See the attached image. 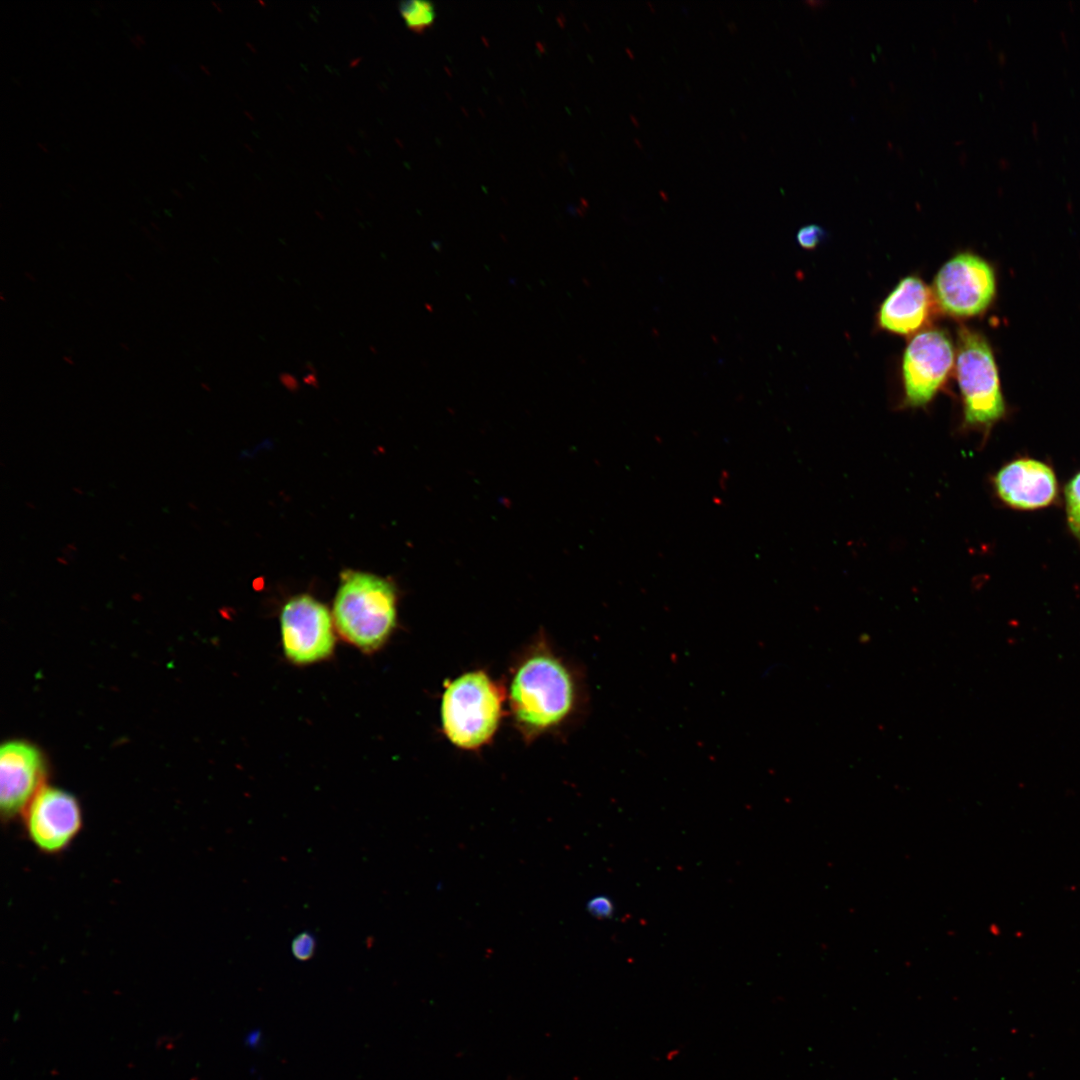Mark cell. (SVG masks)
I'll use <instances>...</instances> for the list:
<instances>
[{"instance_id":"cell-1","label":"cell","mask_w":1080,"mask_h":1080,"mask_svg":"<svg viewBox=\"0 0 1080 1080\" xmlns=\"http://www.w3.org/2000/svg\"><path fill=\"white\" fill-rule=\"evenodd\" d=\"M508 697L515 721L530 737L557 727L570 715L576 704V685L565 664L539 650L515 670Z\"/></svg>"},{"instance_id":"cell-2","label":"cell","mask_w":1080,"mask_h":1080,"mask_svg":"<svg viewBox=\"0 0 1080 1080\" xmlns=\"http://www.w3.org/2000/svg\"><path fill=\"white\" fill-rule=\"evenodd\" d=\"M332 617L343 639L366 653L376 651L396 625V589L377 575L345 570L341 573Z\"/></svg>"},{"instance_id":"cell-3","label":"cell","mask_w":1080,"mask_h":1080,"mask_svg":"<svg viewBox=\"0 0 1080 1080\" xmlns=\"http://www.w3.org/2000/svg\"><path fill=\"white\" fill-rule=\"evenodd\" d=\"M505 695L484 671L463 673L449 681L441 699V724L456 747L476 750L495 735L503 716Z\"/></svg>"},{"instance_id":"cell-4","label":"cell","mask_w":1080,"mask_h":1080,"mask_svg":"<svg viewBox=\"0 0 1080 1080\" xmlns=\"http://www.w3.org/2000/svg\"><path fill=\"white\" fill-rule=\"evenodd\" d=\"M956 378L963 403V427L988 434L1004 416L1005 403L996 362L987 340L977 331H957Z\"/></svg>"},{"instance_id":"cell-5","label":"cell","mask_w":1080,"mask_h":1080,"mask_svg":"<svg viewBox=\"0 0 1080 1080\" xmlns=\"http://www.w3.org/2000/svg\"><path fill=\"white\" fill-rule=\"evenodd\" d=\"M996 290L991 266L981 257L959 253L937 272L933 296L943 312L954 317H971L985 311Z\"/></svg>"},{"instance_id":"cell-6","label":"cell","mask_w":1080,"mask_h":1080,"mask_svg":"<svg viewBox=\"0 0 1080 1080\" xmlns=\"http://www.w3.org/2000/svg\"><path fill=\"white\" fill-rule=\"evenodd\" d=\"M949 335L941 329L916 334L902 359L904 405L926 406L946 382L955 360Z\"/></svg>"},{"instance_id":"cell-7","label":"cell","mask_w":1080,"mask_h":1080,"mask_svg":"<svg viewBox=\"0 0 1080 1080\" xmlns=\"http://www.w3.org/2000/svg\"><path fill=\"white\" fill-rule=\"evenodd\" d=\"M333 617L310 595L289 599L280 614L282 646L294 664L307 665L328 658L335 647Z\"/></svg>"},{"instance_id":"cell-8","label":"cell","mask_w":1080,"mask_h":1080,"mask_svg":"<svg viewBox=\"0 0 1080 1080\" xmlns=\"http://www.w3.org/2000/svg\"><path fill=\"white\" fill-rule=\"evenodd\" d=\"M22 816L29 840L38 850L50 855L68 848L83 826L82 809L76 797L52 786H44Z\"/></svg>"},{"instance_id":"cell-9","label":"cell","mask_w":1080,"mask_h":1080,"mask_svg":"<svg viewBox=\"0 0 1080 1080\" xmlns=\"http://www.w3.org/2000/svg\"><path fill=\"white\" fill-rule=\"evenodd\" d=\"M46 766L38 748L26 741L11 740L0 749V808L11 820L22 815L44 787Z\"/></svg>"},{"instance_id":"cell-10","label":"cell","mask_w":1080,"mask_h":1080,"mask_svg":"<svg viewBox=\"0 0 1080 1080\" xmlns=\"http://www.w3.org/2000/svg\"><path fill=\"white\" fill-rule=\"evenodd\" d=\"M998 498L1017 510H1038L1053 504L1058 497V481L1048 464L1029 457L1014 459L993 476Z\"/></svg>"},{"instance_id":"cell-11","label":"cell","mask_w":1080,"mask_h":1080,"mask_svg":"<svg viewBox=\"0 0 1080 1080\" xmlns=\"http://www.w3.org/2000/svg\"><path fill=\"white\" fill-rule=\"evenodd\" d=\"M934 296L916 276L899 281L881 304L878 323L882 329L907 335L923 326L930 315Z\"/></svg>"},{"instance_id":"cell-12","label":"cell","mask_w":1080,"mask_h":1080,"mask_svg":"<svg viewBox=\"0 0 1080 1080\" xmlns=\"http://www.w3.org/2000/svg\"><path fill=\"white\" fill-rule=\"evenodd\" d=\"M399 10L408 28L417 33L428 29L436 16L434 5L427 1H405Z\"/></svg>"},{"instance_id":"cell-13","label":"cell","mask_w":1080,"mask_h":1080,"mask_svg":"<svg viewBox=\"0 0 1080 1080\" xmlns=\"http://www.w3.org/2000/svg\"><path fill=\"white\" fill-rule=\"evenodd\" d=\"M1064 494L1067 524L1080 544V471L1066 484Z\"/></svg>"},{"instance_id":"cell-14","label":"cell","mask_w":1080,"mask_h":1080,"mask_svg":"<svg viewBox=\"0 0 1080 1080\" xmlns=\"http://www.w3.org/2000/svg\"><path fill=\"white\" fill-rule=\"evenodd\" d=\"M316 940L309 932H302L294 937L291 942L293 956L300 961L309 960L315 952Z\"/></svg>"},{"instance_id":"cell-15","label":"cell","mask_w":1080,"mask_h":1080,"mask_svg":"<svg viewBox=\"0 0 1080 1080\" xmlns=\"http://www.w3.org/2000/svg\"><path fill=\"white\" fill-rule=\"evenodd\" d=\"M824 230L816 225L810 224L802 227L796 235L798 244L805 249L815 248L824 237Z\"/></svg>"},{"instance_id":"cell-16","label":"cell","mask_w":1080,"mask_h":1080,"mask_svg":"<svg viewBox=\"0 0 1080 1080\" xmlns=\"http://www.w3.org/2000/svg\"><path fill=\"white\" fill-rule=\"evenodd\" d=\"M588 912L598 919L610 918L614 913L612 900L604 895L595 896L587 903Z\"/></svg>"}]
</instances>
